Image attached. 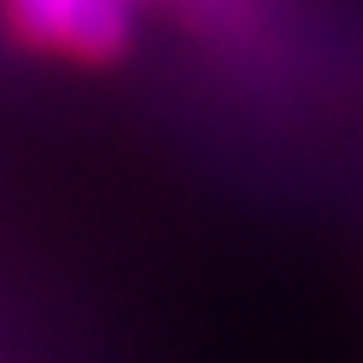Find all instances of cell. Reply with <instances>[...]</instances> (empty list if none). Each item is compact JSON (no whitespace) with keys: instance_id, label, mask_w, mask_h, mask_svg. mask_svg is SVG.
Segmentation results:
<instances>
[{"instance_id":"6da1fadb","label":"cell","mask_w":363,"mask_h":363,"mask_svg":"<svg viewBox=\"0 0 363 363\" xmlns=\"http://www.w3.org/2000/svg\"><path fill=\"white\" fill-rule=\"evenodd\" d=\"M0 24L35 59L71 71H111L135 53L141 0H0Z\"/></svg>"}]
</instances>
